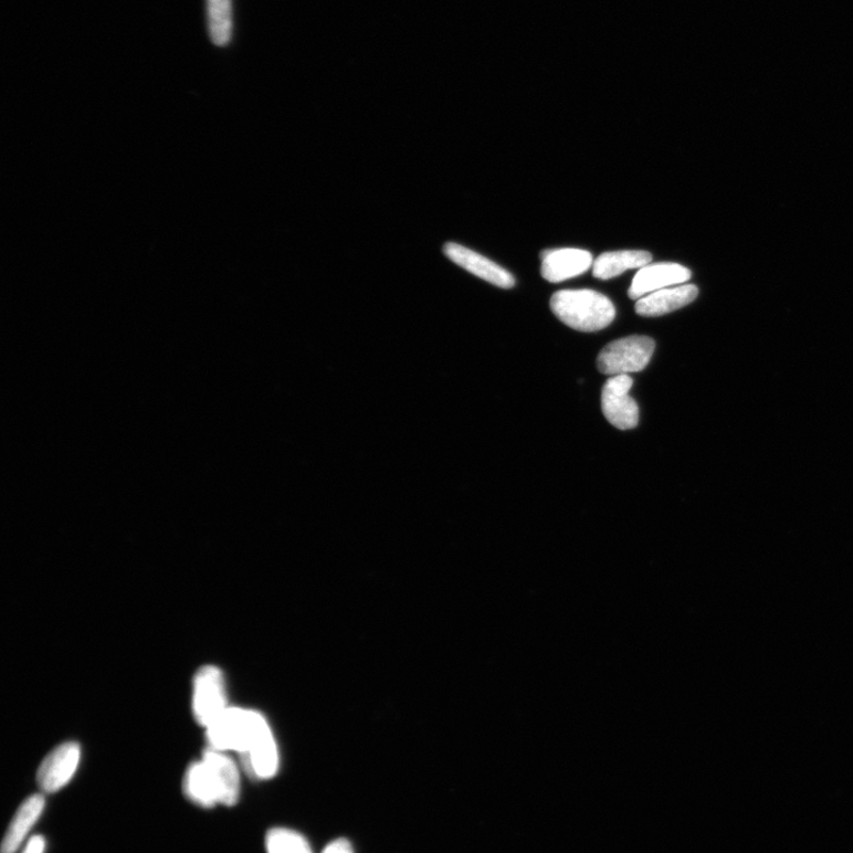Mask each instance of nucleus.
Wrapping results in <instances>:
<instances>
[{"label": "nucleus", "mask_w": 853, "mask_h": 853, "mask_svg": "<svg viewBox=\"0 0 853 853\" xmlns=\"http://www.w3.org/2000/svg\"><path fill=\"white\" fill-rule=\"evenodd\" d=\"M550 307L557 318L573 330L594 333L605 329L615 318V307L605 295L592 289L556 292Z\"/></svg>", "instance_id": "f257e3e1"}, {"label": "nucleus", "mask_w": 853, "mask_h": 853, "mask_svg": "<svg viewBox=\"0 0 853 853\" xmlns=\"http://www.w3.org/2000/svg\"><path fill=\"white\" fill-rule=\"evenodd\" d=\"M209 748L220 751H236L244 756L262 736L271 730L261 714L241 708H227L207 728Z\"/></svg>", "instance_id": "f03ea898"}, {"label": "nucleus", "mask_w": 853, "mask_h": 853, "mask_svg": "<svg viewBox=\"0 0 853 853\" xmlns=\"http://www.w3.org/2000/svg\"><path fill=\"white\" fill-rule=\"evenodd\" d=\"M655 343L646 336L621 338L604 347L598 357L600 372L610 376L644 370L653 356Z\"/></svg>", "instance_id": "7ed1b4c3"}, {"label": "nucleus", "mask_w": 853, "mask_h": 853, "mask_svg": "<svg viewBox=\"0 0 853 853\" xmlns=\"http://www.w3.org/2000/svg\"><path fill=\"white\" fill-rule=\"evenodd\" d=\"M225 685L219 667L207 665L193 680L192 713L194 719L208 727L227 709Z\"/></svg>", "instance_id": "20e7f679"}, {"label": "nucleus", "mask_w": 853, "mask_h": 853, "mask_svg": "<svg viewBox=\"0 0 853 853\" xmlns=\"http://www.w3.org/2000/svg\"><path fill=\"white\" fill-rule=\"evenodd\" d=\"M633 386L629 375L612 376L602 388L601 406L603 415L620 431L633 430L639 422V408L630 397Z\"/></svg>", "instance_id": "39448f33"}, {"label": "nucleus", "mask_w": 853, "mask_h": 853, "mask_svg": "<svg viewBox=\"0 0 853 853\" xmlns=\"http://www.w3.org/2000/svg\"><path fill=\"white\" fill-rule=\"evenodd\" d=\"M81 749L75 743L63 744L43 760L39 768L38 783L45 793H55L69 784L76 773Z\"/></svg>", "instance_id": "423d86ee"}, {"label": "nucleus", "mask_w": 853, "mask_h": 853, "mask_svg": "<svg viewBox=\"0 0 853 853\" xmlns=\"http://www.w3.org/2000/svg\"><path fill=\"white\" fill-rule=\"evenodd\" d=\"M444 253L453 264L492 285L508 289L513 288L516 284L515 277L510 272H507L497 265L496 262L482 254L464 248L462 244L449 242L445 244Z\"/></svg>", "instance_id": "0eeeda50"}, {"label": "nucleus", "mask_w": 853, "mask_h": 853, "mask_svg": "<svg viewBox=\"0 0 853 853\" xmlns=\"http://www.w3.org/2000/svg\"><path fill=\"white\" fill-rule=\"evenodd\" d=\"M692 271L674 262L647 265L640 268L633 277L629 295L632 301H639L645 295L671 286L683 285L692 278Z\"/></svg>", "instance_id": "6e6552de"}, {"label": "nucleus", "mask_w": 853, "mask_h": 853, "mask_svg": "<svg viewBox=\"0 0 853 853\" xmlns=\"http://www.w3.org/2000/svg\"><path fill=\"white\" fill-rule=\"evenodd\" d=\"M543 276L557 284L579 276L593 266V255L578 249L547 250L543 254Z\"/></svg>", "instance_id": "1a4fd4ad"}, {"label": "nucleus", "mask_w": 853, "mask_h": 853, "mask_svg": "<svg viewBox=\"0 0 853 853\" xmlns=\"http://www.w3.org/2000/svg\"><path fill=\"white\" fill-rule=\"evenodd\" d=\"M202 760L215 780L221 805L234 807L241 791L240 770L235 761L227 752L211 748L203 752Z\"/></svg>", "instance_id": "9d476101"}, {"label": "nucleus", "mask_w": 853, "mask_h": 853, "mask_svg": "<svg viewBox=\"0 0 853 853\" xmlns=\"http://www.w3.org/2000/svg\"><path fill=\"white\" fill-rule=\"evenodd\" d=\"M695 285H678L650 293L635 304V312L643 317H661L696 301Z\"/></svg>", "instance_id": "9b49d317"}, {"label": "nucleus", "mask_w": 853, "mask_h": 853, "mask_svg": "<svg viewBox=\"0 0 853 853\" xmlns=\"http://www.w3.org/2000/svg\"><path fill=\"white\" fill-rule=\"evenodd\" d=\"M45 808V799L41 794L29 797L18 812L14 813L6 832L0 853H15L27 840L28 834L35 826Z\"/></svg>", "instance_id": "f8f14e48"}, {"label": "nucleus", "mask_w": 853, "mask_h": 853, "mask_svg": "<svg viewBox=\"0 0 853 853\" xmlns=\"http://www.w3.org/2000/svg\"><path fill=\"white\" fill-rule=\"evenodd\" d=\"M183 792L194 805L200 808L212 809L220 803L218 786L202 759L188 768L183 779Z\"/></svg>", "instance_id": "ddd939ff"}, {"label": "nucleus", "mask_w": 853, "mask_h": 853, "mask_svg": "<svg viewBox=\"0 0 853 853\" xmlns=\"http://www.w3.org/2000/svg\"><path fill=\"white\" fill-rule=\"evenodd\" d=\"M652 254L646 251H618L601 254L593 264V275L610 281L623 272L643 268L651 264Z\"/></svg>", "instance_id": "4468645a"}, {"label": "nucleus", "mask_w": 853, "mask_h": 853, "mask_svg": "<svg viewBox=\"0 0 853 853\" xmlns=\"http://www.w3.org/2000/svg\"><path fill=\"white\" fill-rule=\"evenodd\" d=\"M210 40L218 46H225L232 40V0H207Z\"/></svg>", "instance_id": "2eb2a0df"}, {"label": "nucleus", "mask_w": 853, "mask_h": 853, "mask_svg": "<svg viewBox=\"0 0 853 853\" xmlns=\"http://www.w3.org/2000/svg\"><path fill=\"white\" fill-rule=\"evenodd\" d=\"M268 853H314L301 833L288 829H273L267 833Z\"/></svg>", "instance_id": "dca6fc26"}, {"label": "nucleus", "mask_w": 853, "mask_h": 853, "mask_svg": "<svg viewBox=\"0 0 853 853\" xmlns=\"http://www.w3.org/2000/svg\"><path fill=\"white\" fill-rule=\"evenodd\" d=\"M45 840L42 835L31 836L22 853H44Z\"/></svg>", "instance_id": "f3484780"}, {"label": "nucleus", "mask_w": 853, "mask_h": 853, "mask_svg": "<svg viewBox=\"0 0 853 853\" xmlns=\"http://www.w3.org/2000/svg\"><path fill=\"white\" fill-rule=\"evenodd\" d=\"M323 853H354V849L347 840H337L327 845Z\"/></svg>", "instance_id": "a211bd4d"}]
</instances>
